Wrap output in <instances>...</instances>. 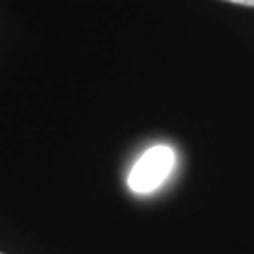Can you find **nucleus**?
<instances>
[{"mask_svg": "<svg viewBox=\"0 0 254 254\" xmlns=\"http://www.w3.org/2000/svg\"><path fill=\"white\" fill-rule=\"evenodd\" d=\"M175 153L168 145L151 147L128 173V187L136 194H149L162 185L173 170Z\"/></svg>", "mask_w": 254, "mask_h": 254, "instance_id": "1", "label": "nucleus"}, {"mask_svg": "<svg viewBox=\"0 0 254 254\" xmlns=\"http://www.w3.org/2000/svg\"><path fill=\"white\" fill-rule=\"evenodd\" d=\"M226 2H232V4H239V6H249V8H254V0H226Z\"/></svg>", "mask_w": 254, "mask_h": 254, "instance_id": "2", "label": "nucleus"}]
</instances>
